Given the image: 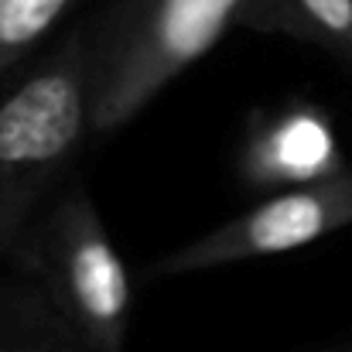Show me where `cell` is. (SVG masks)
Listing matches in <instances>:
<instances>
[{"mask_svg":"<svg viewBox=\"0 0 352 352\" xmlns=\"http://www.w3.org/2000/svg\"><path fill=\"white\" fill-rule=\"evenodd\" d=\"M250 0H113L86 38L93 130L110 133L239 28Z\"/></svg>","mask_w":352,"mask_h":352,"instance_id":"6da1fadb","label":"cell"},{"mask_svg":"<svg viewBox=\"0 0 352 352\" xmlns=\"http://www.w3.org/2000/svg\"><path fill=\"white\" fill-rule=\"evenodd\" d=\"M89 133L86 34L76 31L0 100V256L14 253Z\"/></svg>","mask_w":352,"mask_h":352,"instance_id":"7a4b0ae2","label":"cell"},{"mask_svg":"<svg viewBox=\"0 0 352 352\" xmlns=\"http://www.w3.org/2000/svg\"><path fill=\"white\" fill-rule=\"evenodd\" d=\"M14 267L28 274L89 352H123L130 329V274L82 185L58 192L17 239Z\"/></svg>","mask_w":352,"mask_h":352,"instance_id":"3957f363","label":"cell"},{"mask_svg":"<svg viewBox=\"0 0 352 352\" xmlns=\"http://www.w3.org/2000/svg\"><path fill=\"white\" fill-rule=\"evenodd\" d=\"M346 226H352V168H346L336 178L260 199L246 212L154 260L151 274L188 277V274L230 267L243 260L277 256V253L301 250L329 233H339Z\"/></svg>","mask_w":352,"mask_h":352,"instance_id":"277c9868","label":"cell"},{"mask_svg":"<svg viewBox=\"0 0 352 352\" xmlns=\"http://www.w3.org/2000/svg\"><path fill=\"white\" fill-rule=\"evenodd\" d=\"M239 171L256 188H301L346 171L329 113L305 100H287L250 117Z\"/></svg>","mask_w":352,"mask_h":352,"instance_id":"5b68a950","label":"cell"},{"mask_svg":"<svg viewBox=\"0 0 352 352\" xmlns=\"http://www.w3.org/2000/svg\"><path fill=\"white\" fill-rule=\"evenodd\" d=\"M239 28L318 45L352 65V0H250Z\"/></svg>","mask_w":352,"mask_h":352,"instance_id":"8992f818","label":"cell"},{"mask_svg":"<svg viewBox=\"0 0 352 352\" xmlns=\"http://www.w3.org/2000/svg\"><path fill=\"white\" fill-rule=\"evenodd\" d=\"M0 352H89L21 270L0 277Z\"/></svg>","mask_w":352,"mask_h":352,"instance_id":"52a82bcc","label":"cell"},{"mask_svg":"<svg viewBox=\"0 0 352 352\" xmlns=\"http://www.w3.org/2000/svg\"><path fill=\"white\" fill-rule=\"evenodd\" d=\"M79 0H0V72L14 69Z\"/></svg>","mask_w":352,"mask_h":352,"instance_id":"ba28073f","label":"cell"},{"mask_svg":"<svg viewBox=\"0 0 352 352\" xmlns=\"http://www.w3.org/2000/svg\"><path fill=\"white\" fill-rule=\"evenodd\" d=\"M342 352H352V349H342Z\"/></svg>","mask_w":352,"mask_h":352,"instance_id":"9c48e42d","label":"cell"}]
</instances>
